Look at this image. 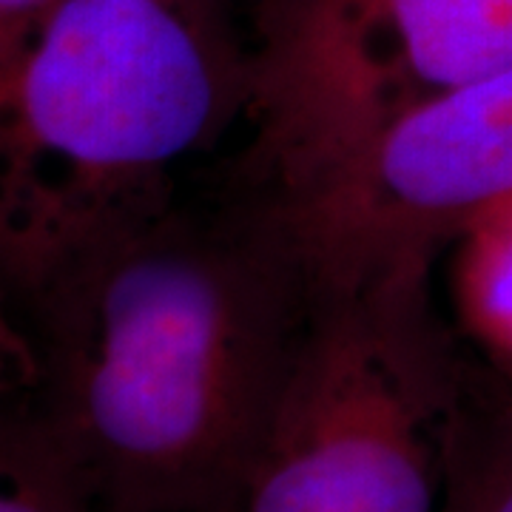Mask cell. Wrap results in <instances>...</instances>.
I'll use <instances>...</instances> for the list:
<instances>
[{
  "mask_svg": "<svg viewBox=\"0 0 512 512\" xmlns=\"http://www.w3.org/2000/svg\"><path fill=\"white\" fill-rule=\"evenodd\" d=\"M60 0H0V83Z\"/></svg>",
  "mask_w": 512,
  "mask_h": 512,
  "instance_id": "9",
  "label": "cell"
},
{
  "mask_svg": "<svg viewBox=\"0 0 512 512\" xmlns=\"http://www.w3.org/2000/svg\"><path fill=\"white\" fill-rule=\"evenodd\" d=\"M0 512H97L40 424L6 393H0Z\"/></svg>",
  "mask_w": 512,
  "mask_h": 512,
  "instance_id": "8",
  "label": "cell"
},
{
  "mask_svg": "<svg viewBox=\"0 0 512 512\" xmlns=\"http://www.w3.org/2000/svg\"><path fill=\"white\" fill-rule=\"evenodd\" d=\"M316 276L237 174L0 305V393L97 512H237L305 336Z\"/></svg>",
  "mask_w": 512,
  "mask_h": 512,
  "instance_id": "1",
  "label": "cell"
},
{
  "mask_svg": "<svg viewBox=\"0 0 512 512\" xmlns=\"http://www.w3.org/2000/svg\"><path fill=\"white\" fill-rule=\"evenodd\" d=\"M316 282L439 259L512 197V66L407 111L282 188H265Z\"/></svg>",
  "mask_w": 512,
  "mask_h": 512,
  "instance_id": "5",
  "label": "cell"
},
{
  "mask_svg": "<svg viewBox=\"0 0 512 512\" xmlns=\"http://www.w3.org/2000/svg\"><path fill=\"white\" fill-rule=\"evenodd\" d=\"M239 174L282 188L441 94L512 66V0H248Z\"/></svg>",
  "mask_w": 512,
  "mask_h": 512,
  "instance_id": "4",
  "label": "cell"
},
{
  "mask_svg": "<svg viewBox=\"0 0 512 512\" xmlns=\"http://www.w3.org/2000/svg\"><path fill=\"white\" fill-rule=\"evenodd\" d=\"M251 100L248 0H60L0 83V305L194 194Z\"/></svg>",
  "mask_w": 512,
  "mask_h": 512,
  "instance_id": "2",
  "label": "cell"
},
{
  "mask_svg": "<svg viewBox=\"0 0 512 512\" xmlns=\"http://www.w3.org/2000/svg\"><path fill=\"white\" fill-rule=\"evenodd\" d=\"M410 256L316 282L237 512H441L478 356Z\"/></svg>",
  "mask_w": 512,
  "mask_h": 512,
  "instance_id": "3",
  "label": "cell"
},
{
  "mask_svg": "<svg viewBox=\"0 0 512 512\" xmlns=\"http://www.w3.org/2000/svg\"><path fill=\"white\" fill-rule=\"evenodd\" d=\"M441 265L456 333L478 359L512 373V197L464 225Z\"/></svg>",
  "mask_w": 512,
  "mask_h": 512,
  "instance_id": "6",
  "label": "cell"
},
{
  "mask_svg": "<svg viewBox=\"0 0 512 512\" xmlns=\"http://www.w3.org/2000/svg\"><path fill=\"white\" fill-rule=\"evenodd\" d=\"M441 512H512V373L478 359Z\"/></svg>",
  "mask_w": 512,
  "mask_h": 512,
  "instance_id": "7",
  "label": "cell"
}]
</instances>
